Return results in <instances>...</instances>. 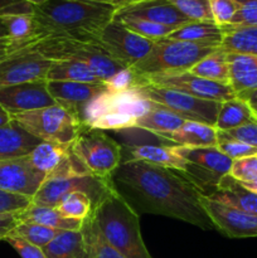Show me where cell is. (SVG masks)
<instances>
[{"label": "cell", "mask_w": 257, "mask_h": 258, "mask_svg": "<svg viewBox=\"0 0 257 258\" xmlns=\"http://www.w3.org/2000/svg\"><path fill=\"white\" fill-rule=\"evenodd\" d=\"M127 191L125 199L143 212L184 221L203 229H214L213 222L202 206L203 191L184 173L139 160L121 163L112 175Z\"/></svg>", "instance_id": "cell-1"}, {"label": "cell", "mask_w": 257, "mask_h": 258, "mask_svg": "<svg viewBox=\"0 0 257 258\" xmlns=\"http://www.w3.org/2000/svg\"><path fill=\"white\" fill-rule=\"evenodd\" d=\"M117 9L116 5L91 0H47L34 7L33 17L43 37L59 35L97 42Z\"/></svg>", "instance_id": "cell-2"}, {"label": "cell", "mask_w": 257, "mask_h": 258, "mask_svg": "<svg viewBox=\"0 0 257 258\" xmlns=\"http://www.w3.org/2000/svg\"><path fill=\"white\" fill-rule=\"evenodd\" d=\"M106 241L125 258H153L143 241L139 214L116 189L101 198L92 211Z\"/></svg>", "instance_id": "cell-3"}, {"label": "cell", "mask_w": 257, "mask_h": 258, "mask_svg": "<svg viewBox=\"0 0 257 258\" xmlns=\"http://www.w3.org/2000/svg\"><path fill=\"white\" fill-rule=\"evenodd\" d=\"M154 103L136 86L120 92L103 91L83 106L81 125L98 130H128L136 121L153 108Z\"/></svg>", "instance_id": "cell-4"}, {"label": "cell", "mask_w": 257, "mask_h": 258, "mask_svg": "<svg viewBox=\"0 0 257 258\" xmlns=\"http://www.w3.org/2000/svg\"><path fill=\"white\" fill-rule=\"evenodd\" d=\"M38 50L50 60H75L88 66L102 82L127 68L111 57L98 42H85L59 35H45L35 42Z\"/></svg>", "instance_id": "cell-5"}, {"label": "cell", "mask_w": 257, "mask_h": 258, "mask_svg": "<svg viewBox=\"0 0 257 258\" xmlns=\"http://www.w3.org/2000/svg\"><path fill=\"white\" fill-rule=\"evenodd\" d=\"M218 48L214 45L161 38L154 42L150 53L131 67V70L136 73V76L184 72L190 70L204 57L213 53Z\"/></svg>", "instance_id": "cell-6"}, {"label": "cell", "mask_w": 257, "mask_h": 258, "mask_svg": "<svg viewBox=\"0 0 257 258\" xmlns=\"http://www.w3.org/2000/svg\"><path fill=\"white\" fill-rule=\"evenodd\" d=\"M72 151L88 173L101 179H112L123 160L122 148L105 131L81 125Z\"/></svg>", "instance_id": "cell-7"}, {"label": "cell", "mask_w": 257, "mask_h": 258, "mask_svg": "<svg viewBox=\"0 0 257 258\" xmlns=\"http://www.w3.org/2000/svg\"><path fill=\"white\" fill-rule=\"evenodd\" d=\"M18 125L40 141L71 145L75 141L81 123L66 108L55 103L49 107L13 115Z\"/></svg>", "instance_id": "cell-8"}, {"label": "cell", "mask_w": 257, "mask_h": 258, "mask_svg": "<svg viewBox=\"0 0 257 258\" xmlns=\"http://www.w3.org/2000/svg\"><path fill=\"white\" fill-rule=\"evenodd\" d=\"M136 87L146 98L168 108L169 111L176 113L185 121H196V122L216 126L217 116L221 107L219 102L201 100L179 91L159 87L145 82L139 77Z\"/></svg>", "instance_id": "cell-9"}, {"label": "cell", "mask_w": 257, "mask_h": 258, "mask_svg": "<svg viewBox=\"0 0 257 258\" xmlns=\"http://www.w3.org/2000/svg\"><path fill=\"white\" fill-rule=\"evenodd\" d=\"M113 186L112 179H101L92 174L65 178H48L33 197L32 203L55 208L67 194L73 191H82L91 198L95 208L96 204Z\"/></svg>", "instance_id": "cell-10"}, {"label": "cell", "mask_w": 257, "mask_h": 258, "mask_svg": "<svg viewBox=\"0 0 257 258\" xmlns=\"http://www.w3.org/2000/svg\"><path fill=\"white\" fill-rule=\"evenodd\" d=\"M176 153L188 161L185 174L206 193V186L216 188L222 178L229 174L233 160L224 155L217 146L188 148L175 146Z\"/></svg>", "instance_id": "cell-11"}, {"label": "cell", "mask_w": 257, "mask_h": 258, "mask_svg": "<svg viewBox=\"0 0 257 258\" xmlns=\"http://www.w3.org/2000/svg\"><path fill=\"white\" fill-rule=\"evenodd\" d=\"M53 60L38 50L35 43L13 49L0 60V87L47 81Z\"/></svg>", "instance_id": "cell-12"}, {"label": "cell", "mask_w": 257, "mask_h": 258, "mask_svg": "<svg viewBox=\"0 0 257 258\" xmlns=\"http://www.w3.org/2000/svg\"><path fill=\"white\" fill-rule=\"evenodd\" d=\"M138 77L151 85L179 91V92L193 96L196 98H201V100L222 103L237 97L231 85L213 82V81L198 77L189 71L158 73V75L151 76H138Z\"/></svg>", "instance_id": "cell-13"}, {"label": "cell", "mask_w": 257, "mask_h": 258, "mask_svg": "<svg viewBox=\"0 0 257 258\" xmlns=\"http://www.w3.org/2000/svg\"><path fill=\"white\" fill-rule=\"evenodd\" d=\"M97 42L110 53L113 59L127 68L134 67L144 59L154 45L153 40L131 32L115 18L101 32Z\"/></svg>", "instance_id": "cell-14"}, {"label": "cell", "mask_w": 257, "mask_h": 258, "mask_svg": "<svg viewBox=\"0 0 257 258\" xmlns=\"http://www.w3.org/2000/svg\"><path fill=\"white\" fill-rule=\"evenodd\" d=\"M202 206L216 229L229 238L257 237V214L246 213L223 206L207 196H202Z\"/></svg>", "instance_id": "cell-15"}, {"label": "cell", "mask_w": 257, "mask_h": 258, "mask_svg": "<svg viewBox=\"0 0 257 258\" xmlns=\"http://www.w3.org/2000/svg\"><path fill=\"white\" fill-rule=\"evenodd\" d=\"M45 176L32 165L28 155L0 160V189L8 193L33 199Z\"/></svg>", "instance_id": "cell-16"}, {"label": "cell", "mask_w": 257, "mask_h": 258, "mask_svg": "<svg viewBox=\"0 0 257 258\" xmlns=\"http://www.w3.org/2000/svg\"><path fill=\"white\" fill-rule=\"evenodd\" d=\"M0 105L13 116L49 107L55 105V101L44 80L0 87Z\"/></svg>", "instance_id": "cell-17"}, {"label": "cell", "mask_w": 257, "mask_h": 258, "mask_svg": "<svg viewBox=\"0 0 257 258\" xmlns=\"http://www.w3.org/2000/svg\"><path fill=\"white\" fill-rule=\"evenodd\" d=\"M47 83L48 91L55 103L66 108L78 122L83 106L101 92L107 91L103 82L82 83L68 82V81H47Z\"/></svg>", "instance_id": "cell-18"}, {"label": "cell", "mask_w": 257, "mask_h": 258, "mask_svg": "<svg viewBox=\"0 0 257 258\" xmlns=\"http://www.w3.org/2000/svg\"><path fill=\"white\" fill-rule=\"evenodd\" d=\"M116 17L140 18L171 28H179L191 22L168 0H141L133 4L123 5L117 9Z\"/></svg>", "instance_id": "cell-19"}, {"label": "cell", "mask_w": 257, "mask_h": 258, "mask_svg": "<svg viewBox=\"0 0 257 258\" xmlns=\"http://www.w3.org/2000/svg\"><path fill=\"white\" fill-rule=\"evenodd\" d=\"M206 196V194H204ZM207 197L223 206L246 212V213L257 214V194L247 190L232 178L229 174L224 175L219 180L216 188L207 194Z\"/></svg>", "instance_id": "cell-20"}, {"label": "cell", "mask_w": 257, "mask_h": 258, "mask_svg": "<svg viewBox=\"0 0 257 258\" xmlns=\"http://www.w3.org/2000/svg\"><path fill=\"white\" fill-rule=\"evenodd\" d=\"M127 151L128 159L126 160L144 161V163L153 164V165L179 170L181 173H185L186 168H188V161L176 153L175 146L144 144V145L130 146Z\"/></svg>", "instance_id": "cell-21"}, {"label": "cell", "mask_w": 257, "mask_h": 258, "mask_svg": "<svg viewBox=\"0 0 257 258\" xmlns=\"http://www.w3.org/2000/svg\"><path fill=\"white\" fill-rule=\"evenodd\" d=\"M39 143H42L39 139L30 135L12 120L8 125L0 127V160L29 155Z\"/></svg>", "instance_id": "cell-22"}, {"label": "cell", "mask_w": 257, "mask_h": 258, "mask_svg": "<svg viewBox=\"0 0 257 258\" xmlns=\"http://www.w3.org/2000/svg\"><path fill=\"white\" fill-rule=\"evenodd\" d=\"M18 221L28 222V223L40 224V226L49 227L58 231H80L82 228L83 221L78 219L65 218L52 207L38 206L30 203L29 207L17 214Z\"/></svg>", "instance_id": "cell-23"}, {"label": "cell", "mask_w": 257, "mask_h": 258, "mask_svg": "<svg viewBox=\"0 0 257 258\" xmlns=\"http://www.w3.org/2000/svg\"><path fill=\"white\" fill-rule=\"evenodd\" d=\"M166 38L184 42L208 44L214 47H221L223 39V30L214 22H199L191 20L181 27L176 28Z\"/></svg>", "instance_id": "cell-24"}, {"label": "cell", "mask_w": 257, "mask_h": 258, "mask_svg": "<svg viewBox=\"0 0 257 258\" xmlns=\"http://www.w3.org/2000/svg\"><path fill=\"white\" fill-rule=\"evenodd\" d=\"M168 139L179 146L209 148L218 144V131L214 126L196 121H185L184 125L169 135Z\"/></svg>", "instance_id": "cell-25"}, {"label": "cell", "mask_w": 257, "mask_h": 258, "mask_svg": "<svg viewBox=\"0 0 257 258\" xmlns=\"http://www.w3.org/2000/svg\"><path fill=\"white\" fill-rule=\"evenodd\" d=\"M153 103V108L148 113L138 118L136 127L160 135L164 139H168L169 135H171L174 131H176L184 125L185 120L176 113L169 111L168 108L163 107L155 102Z\"/></svg>", "instance_id": "cell-26"}, {"label": "cell", "mask_w": 257, "mask_h": 258, "mask_svg": "<svg viewBox=\"0 0 257 258\" xmlns=\"http://www.w3.org/2000/svg\"><path fill=\"white\" fill-rule=\"evenodd\" d=\"M251 122H256L251 105L247 100L237 96L233 100L221 103L214 127L217 131H229Z\"/></svg>", "instance_id": "cell-27"}, {"label": "cell", "mask_w": 257, "mask_h": 258, "mask_svg": "<svg viewBox=\"0 0 257 258\" xmlns=\"http://www.w3.org/2000/svg\"><path fill=\"white\" fill-rule=\"evenodd\" d=\"M47 258H87L85 239L80 231H60L50 243L43 247Z\"/></svg>", "instance_id": "cell-28"}, {"label": "cell", "mask_w": 257, "mask_h": 258, "mask_svg": "<svg viewBox=\"0 0 257 258\" xmlns=\"http://www.w3.org/2000/svg\"><path fill=\"white\" fill-rule=\"evenodd\" d=\"M221 28L223 30L221 49L227 53L257 55V27Z\"/></svg>", "instance_id": "cell-29"}, {"label": "cell", "mask_w": 257, "mask_h": 258, "mask_svg": "<svg viewBox=\"0 0 257 258\" xmlns=\"http://www.w3.org/2000/svg\"><path fill=\"white\" fill-rule=\"evenodd\" d=\"M189 72L213 82L229 85L228 54L223 49L218 48L213 53L204 57L194 67H191Z\"/></svg>", "instance_id": "cell-30"}, {"label": "cell", "mask_w": 257, "mask_h": 258, "mask_svg": "<svg viewBox=\"0 0 257 258\" xmlns=\"http://www.w3.org/2000/svg\"><path fill=\"white\" fill-rule=\"evenodd\" d=\"M71 145H62L52 141H42L38 144L28 159L37 170L42 171L45 175L52 173L67 155Z\"/></svg>", "instance_id": "cell-31"}, {"label": "cell", "mask_w": 257, "mask_h": 258, "mask_svg": "<svg viewBox=\"0 0 257 258\" xmlns=\"http://www.w3.org/2000/svg\"><path fill=\"white\" fill-rule=\"evenodd\" d=\"M81 232L85 239L87 258H125L106 241L92 213L83 221Z\"/></svg>", "instance_id": "cell-32"}, {"label": "cell", "mask_w": 257, "mask_h": 258, "mask_svg": "<svg viewBox=\"0 0 257 258\" xmlns=\"http://www.w3.org/2000/svg\"><path fill=\"white\" fill-rule=\"evenodd\" d=\"M47 81H68V82L100 83L101 78L88 66L75 60H53Z\"/></svg>", "instance_id": "cell-33"}, {"label": "cell", "mask_w": 257, "mask_h": 258, "mask_svg": "<svg viewBox=\"0 0 257 258\" xmlns=\"http://www.w3.org/2000/svg\"><path fill=\"white\" fill-rule=\"evenodd\" d=\"M58 213L65 218L85 221L91 216L93 204L90 197L82 191H73L67 194L55 207Z\"/></svg>", "instance_id": "cell-34"}, {"label": "cell", "mask_w": 257, "mask_h": 258, "mask_svg": "<svg viewBox=\"0 0 257 258\" xmlns=\"http://www.w3.org/2000/svg\"><path fill=\"white\" fill-rule=\"evenodd\" d=\"M115 19L120 20L131 32L136 33L140 37L146 38L149 40H153V42H156V40L161 39V38H166L171 32H174L176 29V28L158 24V23H153L150 20L140 19V18L116 17Z\"/></svg>", "instance_id": "cell-35"}, {"label": "cell", "mask_w": 257, "mask_h": 258, "mask_svg": "<svg viewBox=\"0 0 257 258\" xmlns=\"http://www.w3.org/2000/svg\"><path fill=\"white\" fill-rule=\"evenodd\" d=\"M58 229L49 228V227L40 226L35 223H28V222H19L10 234L20 237L29 243L43 248L48 243L54 239V237L59 233Z\"/></svg>", "instance_id": "cell-36"}, {"label": "cell", "mask_w": 257, "mask_h": 258, "mask_svg": "<svg viewBox=\"0 0 257 258\" xmlns=\"http://www.w3.org/2000/svg\"><path fill=\"white\" fill-rule=\"evenodd\" d=\"M190 20L213 22L208 0H168Z\"/></svg>", "instance_id": "cell-37"}, {"label": "cell", "mask_w": 257, "mask_h": 258, "mask_svg": "<svg viewBox=\"0 0 257 258\" xmlns=\"http://www.w3.org/2000/svg\"><path fill=\"white\" fill-rule=\"evenodd\" d=\"M238 10L229 25L231 28L257 27V0H234Z\"/></svg>", "instance_id": "cell-38"}, {"label": "cell", "mask_w": 257, "mask_h": 258, "mask_svg": "<svg viewBox=\"0 0 257 258\" xmlns=\"http://www.w3.org/2000/svg\"><path fill=\"white\" fill-rule=\"evenodd\" d=\"M213 22L219 27L229 25L238 10V4L234 0H208Z\"/></svg>", "instance_id": "cell-39"}, {"label": "cell", "mask_w": 257, "mask_h": 258, "mask_svg": "<svg viewBox=\"0 0 257 258\" xmlns=\"http://www.w3.org/2000/svg\"><path fill=\"white\" fill-rule=\"evenodd\" d=\"M217 148L233 161L243 158H248V156L257 155L256 148L247 145V144L242 143V141L233 140V139H221V140H218Z\"/></svg>", "instance_id": "cell-40"}, {"label": "cell", "mask_w": 257, "mask_h": 258, "mask_svg": "<svg viewBox=\"0 0 257 258\" xmlns=\"http://www.w3.org/2000/svg\"><path fill=\"white\" fill-rule=\"evenodd\" d=\"M229 175L239 183L257 179V155L234 160Z\"/></svg>", "instance_id": "cell-41"}, {"label": "cell", "mask_w": 257, "mask_h": 258, "mask_svg": "<svg viewBox=\"0 0 257 258\" xmlns=\"http://www.w3.org/2000/svg\"><path fill=\"white\" fill-rule=\"evenodd\" d=\"M233 139L257 149V122L247 123L229 131H218V140Z\"/></svg>", "instance_id": "cell-42"}, {"label": "cell", "mask_w": 257, "mask_h": 258, "mask_svg": "<svg viewBox=\"0 0 257 258\" xmlns=\"http://www.w3.org/2000/svg\"><path fill=\"white\" fill-rule=\"evenodd\" d=\"M136 82H138L136 73L131 68H123L103 83L108 92H120V91L128 90V88L136 86Z\"/></svg>", "instance_id": "cell-43"}, {"label": "cell", "mask_w": 257, "mask_h": 258, "mask_svg": "<svg viewBox=\"0 0 257 258\" xmlns=\"http://www.w3.org/2000/svg\"><path fill=\"white\" fill-rule=\"evenodd\" d=\"M32 199L0 189V213H19L30 206Z\"/></svg>", "instance_id": "cell-44"}, {"label": "cell", "mask_w": 257, "mask_h": 258, "mask_svg": "<svg viewBox=\"0 0 257 258\" xmlns=\"http://www.w3.org/2000/svg\"><path fill=\"white\" fill-rule=\"evenodd\" d=\"M4 241H7L22 258H47L40 247L34 246L14 234L9 233L5 237Z\"/></svg>", "instance_id": "cell-45"}, {"label": "cell", "mask_w": 257, "mask_h": 258, "mask_svg": "<svg viewBox=\"0 0 257 258\" xmlns=\"http://www.w3.org/2000/svg\"><path fill=\"white\" fill-rule=\"evenodd\" d=\"M34 5L29 4L25 0H0V18L8 15L33 14Z\"/></svg>", "instance_id": "cell-46"}, {"label": "cell", "mask_w": 257, "mask_h": 258, "mask_svg": "<svg viewBox=\"0 0 257 258\" xmlns=\"http://www.w3.org/2000/svg\"><path fill=\"white\" fill-rule=\"evenodd\" d=\"M18 213H0V238L4 239L19 223Z\"/></svg>", "instance_id": "cell-47"}, {"label": "cell", "mask_w": 257, "mask_h": 258, "mask_svg": "<svg viewBox=\"0 0 257 258\" xmlns=\"http://www.w3.org/2000/svg\"><path fill=\"white\" fill-rule=\"evenodd\" d=\"M10 121H12V115H10V113L8 112L2 105H0V127L8 125Z\"/></svg>", "instance_id": "cell-48"}, {"label": "cell", "mask_w": 257, "mask_h": 258, "mask_svg": "<svg viewBox=\"0 0 257 258\" xmlns=\"http://www.w3.org/2000/svg\"><path fill=\"white\" fill-rule=\"evenodd\" d=\"M7 43H10L9 35H8L7 28H5L4 22H3L2 18H0V45L7 44Z\"/></svg>", "instance_id": "cell-49"}, {"label": "cell", "mask_w": 257, "mask_h": 258, "mask_svg": "<svg viewBox=\"0 0 257 258\" xmlns=\"http://www.w3.org/2000/svg\"><path fill=\"white\" fill-rule=\"evenodd\" d=\"M239 184H241L244 189H247V190L257 194V179L252 181H243V183H239Z\"/></svg>", "instance_id": "cell-50"}, {"label": "cell", "mask_w": 257, "mask_h": 258, "mask_svg": "<svg viewBox=\"0 0 257 258\" xmlns=\"http://www.w3.org/2000/svg\"><path fill=\"white\" fill-rule=\"evenodd\" d=\"M9 52H10L9 43H7V44H2V45H0V60H2L3 58H4L5 55H7Z\"/></svg>", "instance_id": "cell-51"}, {"label": "cell", "mask_w": 257, "mask_h": 258, "mask_svg": "<svg viewBox=\"0 0 257 258\" xmlns=\"http://www.w3.org/2000/svg\"><path fill=\"white\" fill-rule=\"evenodd\" d=\"M238 97L244 98V100H252V98H257V90L252 91V92H248V93H244V95L238 96Z\"/></svg>", "instance_id": "cell-52"}, {"label": "cell", "mask_w": 257, "mask_h": 258, "mask_svg": "<svg viewBox=\"0 0 257 258\" xmlns=\"http://www.w3.org/2000/svg\"><path fill=\"white\" fill-rule=\"evenodd\" d=\"M91 2H100V3H108V4L116 5V7L120 8V3L118 0H91Z\"/></svg>", "instance_id": "cell-53"}, {"label": "cell", "mask_w": 257, "mask_h": 258, "mask_svg": "<svg viewBox=\"0 0 257 258\" xmlns=\"http://www.w3.org/2000/svg\"><path fill=\"white\" fill-rule=\"evenodd\" d=\"M25 2H28V3H29V4H32V5H34V7H38V5L44 4V3L47 2V0H25Z\"/></svg>", "instance_id": "cell-54"}, {"label": "cell", "mask_w": 257, "mask_h": 258, "mask_svg": "<svg viewBox=\"0 0 257 258\" xmlns=\"http://www.w3.org/2000/svg\"><path fill=\"white\" fill-rule=\"evenodd\" d=\"M138 2H141V0H118V3H120V8L123 7V5L133 4V3H138Z\"/></svg>", "instance_id": "cell-55"}, {"label": "cell", "mask_w": 257, "mask_h": 258, "mask_svg": "<svg viewBox=\"0 0 257 258\" xmlns=\"http://www.w3.org/2000/svg\"><path fill=\"white\" fill-rule=\"evenodd\" d=\"M248 101V100H247ZM249 105H251L252 107V111H253V115H254V118H256V122H257V103L256 102H252V101H248Z\"/></svg>", "instance_id": "cell-56"}, {"label": "cell", "mask_w": 257, "mask_h": 258, "mask_svg": "<svg viewBox=\"0 0 257 258\" xmlns=\"http://www.w3.org/2000/svg\"><path fill=\"white\" fill-rule=\"evenodd\" d=\"M248 101H252V102H256L257 103V98H252V100H248Z\"/></svg>", "instance_id": "cell-57"}, {"label": "cell", "mask_w": 257, "mask_h": 258, "mask_svg": "<svg viewBox=\"0 0 257 258\" xmlns=\"http://www.w3.org/2000/svg\"><path fill=\"white\" fill-rule=\"evenodd\" d=\"M0 241H2V238H0Z\"/></svg>", "instance_id": "cell-58"}]
</instances>
